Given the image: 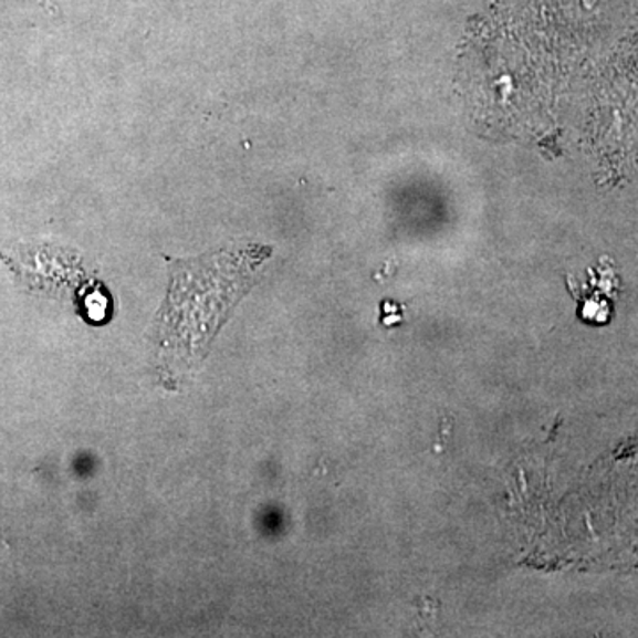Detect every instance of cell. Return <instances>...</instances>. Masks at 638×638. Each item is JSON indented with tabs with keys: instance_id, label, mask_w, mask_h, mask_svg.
<instances>
[{
	"instance_id": "6da1fadb",
	"label": "cell",
	"mask_w": 638,
	"mask_h": 638,
	"mask_svg": "<svg viewBox=\"0 0 638 638\" xmlns=\"http://www.w3.org/2000/svg\"><path fill=\"white\" fill-rule=\"evenodd\" d=\"M270 255L261 247L208 254L194 261L170 263V290L160 313L158 337L170 360L192 366L213 339L215 332L252 286L255 266Z\"/></svg>"
},
{
	"instance_id": "7a4b0ae2",
	"label": "cell",
	"mask_w": 638,
	"mask_h": 638,
	"mask_svg": "<svg viewBox=\"0 0 638 638\" xmlns=\"http://www.w3.org/2000/svg\"><path fill=\"white\" fill-rule=\"evenodd\" d=\"M390 307H393L394 311H398V314H401V313H399V311H401V307H399V305H396V304H390V302H385L384 307H381V308H384V314H387V311H389ZM390 314H393V323L401 322V320H399V317L394 316V313H390Z\"/></svg>"
}]
</instances>
